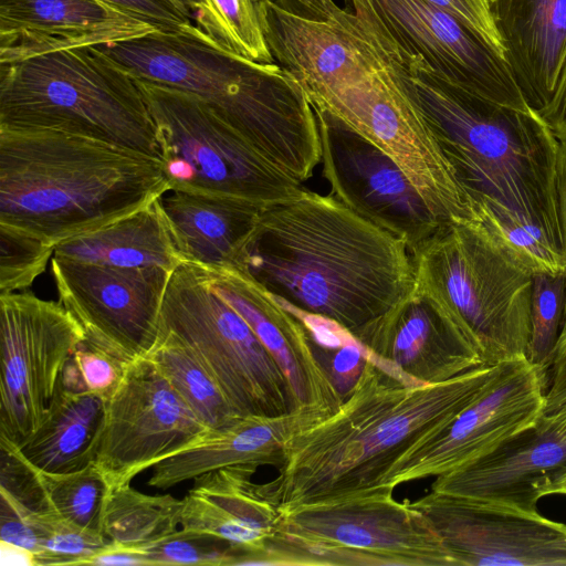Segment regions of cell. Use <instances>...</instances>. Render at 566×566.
<instances>
[{"label": "cell", "mask_w": 566, "mask_h": 566, "mask_svg": "<svg viewBox=\"0 0 566 566\" xmlns=\"http://www.w3.org/2000/svg\"><path fill=\"white\" fill-rule=\"evenodd\" d=\"M259 565L388 566V563L368 553L293 533L279 525L269 538Z\"/></svg>", "instance_id": "obj_33"}, {"label": "cell", "mask_w": 566, "mask_h": 566, "mask_svg": "<svg viewBox=\"0 0 566 566\" xmlns=\"http://www.w3.org/2000/svg\"><path fill=\"white\" fill-rule=\"evenodd\" d=\"M85 338L60 303L0 294V442L20 448L44 420L67 358Z\"/></svg>", "instance_id": "obj_13"}, {"label": "cell", "mask_w": 566, "mask_h": 566, "mask_svg": "<svg viewBox=\"0 0 566 566\" xmlns=\"http://www.w3.org/2000/svg\"><path fill=\"white\" fill-rule=\"evenodd\" d=\"M555 411H562V412H565L566 413V403H564L563 406H560L559 408H557ZM553 411V412H555ZM552 413V412H551Z\"/></svg>", "instance_id": "obj_50"}, {"label": "cell", "mask_w": 566, "mask_h": 566, "mask_svg": "<svg viewBox=\"0 0 566 566\" xmlns=\"http://www.w3.org/2000/svg\"><path fill=\"white\" fill-rule=\"evenodd\" d=\"M189 14L201 39L226 51L224 38L211 0H178ZM227 52V51H226Z\"/></svg>", "instance_id": "obj_43"}, {"label": "cell", "mask_w": 566, "mask_h": 566, "mask_svg": "<svg viewBox=\"0 0 566 566\" xmlns=\"http://www.w3.org/2000/svg\"><path fill=\"white\" fill-rule=\"evenodd\" d=\"M29 518L41 542L34 566L85 565L111 544L105 536L71 524L52 510L29 513Z\"/></svg>", "instance_id": "obj_34"}, {"label": "cell", "mask_w": 566, "mask_h": 566, "mask_svg": "<svg viewBox=\"0 0 566 566\" xmlns=\"http://www.w3.org/2000/svg\"><path fill=\"white\" fill-rule=\"evenodd\" d=\"M558 472H559V473H566V468H565V469H562V470H559V471H557V472H555V473H558Z\"/></svg>", "instance_id": "obj_51"}, {"label": "cell", "mask_w": 566, "mask_h": 566, "mask_svg": "<svg viewBox=\"0 0 566 566\" xmlns=\"http://www.w3.org/2000/svg\"><path fill=\"white\" fill-rule=\"evenodd\" d=\"M555 187L560 248L566 261V140L558 142Z\"/></svg>", "instance_id": "obj_45"}, {"label": "cell", "mask_w": 566, "mask_h": 566, "mask_svg": "<svg viewBox=\"0 0 566 566\" xmlns=\"http://www.w3.org/2000/svg\"><path fill=\"white\" fill-rule=\"evenodd\" d=\"M38 475L52 511L80 528L104 536L103 515L111 488L95 462L66 473L38 470Z\"/></svg>", "instance_id": "obj_31"}, {"label": "cell", "mask_w": 566, "mask_h": 566, "mask_svg": "<svg viewBox=\"0 0 566 566\" xmlns=\"http://www.w3.org/2000/svg\"><path fill=\"white\" fill-rule=\"evenodd\" d=\"M509 64L538 114L551 102L566 59V0H490Z\"/></svg>", "instance_id": "obj_25"}, {"label": "cell", "mask_w": 566, "mask_h": 566, "mask_svg": "<svg viewBox=\"0 0 566 566\" xmlns=\"http://www.w3.org/2000/svg\"><path fill=\"white\" fill-rule=\"evenodd\" d=\"M394 489L337 502L301 506L282 514L280 526L312 538L377 556L388 566H455L442 539Z\"/></svg>", "instance_id": "obj_18"}, {"label": "cell", "mask_w": 566, "mask_h": 566, "mask_svg": "<svg viewBox=\"0 0 566 566\" xmlns=\"http://www.w3.org/2000/svg\"><path fill=\"white\" fill-rule=\"evenodd\" d=\"M188 346L216 378L240 417H276L298 408L283 370L244 318L182 263L170 275L159 333Z\"/></svg>", "instance_id": "obj_10"}, {"label": "cell", "mask_w": 566, "mask_h": 566, "mask_svg": "<svg viewBox=\"0 0 566 566\" xmlns=\"http://www.w3.org/2000/svg\"><path fill=\"white\" fill-rule=\"evenodd\" d=\"M210 430L148 357L132 361L106 405L95 460L111 490L128 484Z\"/></svg>", "instance_id": "obj_16"}, {"label": "cell", "mask_w": 566, "mask_h": 566, "mask_svg": "<svg viewBox=\"0 0 566 566\" xmlns=\"http://www.w3.org/2000/svg\"><path fill=\"white\" fill-rule=\"evenodd\" d=\"M168 190L157 157L72 134L0 128V227L53 248Z\"/></svg>", "instance_id": "obj_4"}, {"label": "cell", "mask_w": 566, "mask_h": 566, "mask_svg": "<svg viewBox=\"0 0 566 566\" xmlns=\"http://www.w3.org/2000/svg\"><path fill=\"white\" fill-rule=\"evenodd\" d=\"M0 542L31 552L34 558L41 553V542L29 513L0 495Z\"/></svg>", "instance_id": "obj_41"}, {"label": "cell", "mask_w": 566, "mask_h": 566, "mask_svg": "<svg viewBox=\"0 0 566 566\" xmlns=\"http://www.w3.org/2000/svg\"><path fill=\"white\" fill-rule=\"evenodd\" d=\"M85 565L94 566H148L143 554L130 547L113 543L107 548L91 557Z\"/></svg>", "instance_id": "obj_46"}, {"label": "cell", "mask_w": 566, "mask_h": 566, "mask_svg": "<svg viewBox=\"0 0 566 566\" xmlns=\"http://www.w3.org/2000/svg\"><path fill=\"white\" fill-rule=\"evenodd\" d=\"M564 403H566V307L553 363L547 373L544 413H551Z\"/></svg>", "instance_id": "obj_42"}, {"label": "cell", "mask_w": 566, "mask_h": 566, "mask_svg": "<svg viewBox=\"0 0 566 566\" xmlns=\"http://www.w3.org/2000/svg\"><path fill=\"white\" fill-rule=\"evenodd\" d=\"M200 269L214 292L244 318L276 360L297 406H319L334 413L344 395L316 354L303 324L239 270Z\"/></svg>", "instance_id": "obj_21"}, {"label": "cell", "mask_w": 566, "mask_h": 566, "mask_svg": "<svg viewBox=\"0 0 566 566\" xmlns=\"http://www.w3.org/2000/svg\"><path fill=\"white\" fill-rule=\"evenodd\" d=\"M353 335L380 359L421 385L442 382L486 365L447 311L416 289Z\"/></svg>", "instance_id": "obj_19"}, {"label": "cell", "mask_w": 566, "mask_h": 566, "mask_svg": "<svg viewBox=\"0 0 566 566\" xmlns=\"http://www.w3.org/2000/svg\"><path fill=\"white\" fill-rule=\"evenodd\" d=\"M281 6L298 14L325 18L329 15L337 4L333 0H276Z\"/></svg>", "instance_id": "obj_47"}, {"label": "cell", "mask_w": 566, "mask_h": 566, "mask_svg": "<svg viewBox=\"0 0 566 566\" xmlns=\"http://www.w3.org/2000/svg\"><path fill=\"white\" fill-rule=\"evenodd\" d=\"M157 30L106 0H0V64Z\"/></svg>", "instance_id": "obj_20"}, {"label": "cell", "mask_w": 566, "mask_h": 566, "mask_svg": "<svg viewBox=\"0 0 566 566\" xmlns=\"http://www.w3.org/2000/svg\"><path fill=\"white\" fill-rule=\"evenodd\" d=\"M53 254V247L0 227V294L30 287L45 271Z\"/></svg>", "instance_id": "obj_37"}, {"label": "cell", "mask_w": 566, "mask_h": 566, "mask_svg": "<svg viewBox=\"0 0 566 566\" xmlns=\"http://www.w3.org/2000/svg\"><path fill=\"white\" fill-rule=\"evenodd\" d=\"M258 468L233 465L203 473L184 497L180 526L230 543L237 565H259L282 514L252 481Z\"/></svg>", "instance_id": "obj_23"}, {"label": "cell", "mask_w": 566, "mask_h": 566, "mask_svg": "<svg viewBox=\"0 0 566 566\" xmlns=\"http://www.w3.org/2000/svg\"><path fill=\"white\" fill-rule=\"evenodd\" d=\"M332 413L319 406H300L276 417H240L223 428L208 430L190 447L157 462L148 484L168 489L233 465L279 469L285 461L289 442Z\"/></svg>", "instance_id": "obj_22"}, {"label": "cell", "mask_w": 566, "mask_h": 566, "mask_svg": "<svg viewBox=\"0 0 566 566\" xmlns=\"http://www.w3.org/2000/svg\"><path fill=\"white\" fill-rule=\"evenodd\" d=\"M493 367L410 386L365 360L339 408L289 442L284 463L273 480L258 484L260 493L284 514L381 490L392 463L468 407Z\"/></svg>", "instance_id": "obj_3"}, {"label": "cell", "mask_w": 566, "mask_h": 566, "mask_svg": "<svg viewBox=\"0 0 566 566\" xmlns=\"http://www.w3.org/2000/svg\"><path fill=\"white\" fill-rule=\"evenodd\" d=\"M387 62L434 135L471 210L483 205L524 219L560 247L555 187L559 140L542 116L500 105L389 55Z\"/></svg>", "instance_id": "obj_5"}, {"label": "cell", "mask_w": 566, "mask_h": 566, "mask_svg": "<svg viewBox=\"0 0 566 566\" xmlns=\"http://www.w3.org/2000/svg\"><path fill=\"white\" fill-rule=\"evenodd\" d=\"M59 302L75 317L85 339L129 364L155 347L171 273L158 266L122 268L53 254Z\"/></svg>", "instance_id": "obj_15"}, {"label": "cell", "mask_w": 566, "mask_h": 566, "mask_svg": "<svg viewBox=\"0 0 566 566\" xmlns=\"http://www.w3.org/2000/svg\"><path fill=\"white\" fill-rule=\"evenodd\" d=\"M537 502L433 491L409 501L431 523L455 566H566V524L543 516Z\"/></svg>", "instance_id": "obj_14"}, {"label": "cell", "mask_w": 566, "mask_h": 566, "mask_svg": "<svg viewBox=\"0 0 566 566\" xmlns=\"http://www.w3.org/2000/svg\"><path fill=\"white\" fill-rule=\"evenodd\" d=\"M533 488L539 497L547 495H566V473H552L539 478Z\"/></svg>", "instance_id": "obj_48"}, {"label": "cell", "mask_w": 566, "mask_h": 566, "mask_svg": "<svg viewBox=\"0 0 566 566\" xmlns=\"http://www.w3.org/2000/svg\"><path fill=\"white\" fill-rule=\"evenodd\" d=\"M1 543L2 564L34 566V556L31 552L19 546Z\"/></svg>", "instance_id": "obj_49"}, {"label": "cell", "mask_w": 566, "mask_h": 566, "mask_svg": "<svg viewBox=\"0 0 566 566\" xmlns=\"http://www.w3.org/2000/svg\"><path fill=\"white\" fill-rule=\"evenodd\" d=\"M566 468V413H544L531 429L488 457L436 476L430 491L462 497L536 499L533 484Z\"/></svg>", "instance_id": "obj_24"}, {"label": "cell", "mask_w": 566, "mask_h": 566, "mask_svg": "<svg viewBox=\"0 0 566 566\" xmlns=\"http://www.w3.org/2000/svg\"><path fill=\"white\" fill-rule=\"evenodd\" d=\"M84 390L108 401L119 387L127 364L85 338L70 356Z\"/></svg>", "instance_id": "obj_38"}, {"label": "cell", "mask_w": 566, "mask_h": 566, "mask_svg": "<svg viewBox=\"0 0 566 566\" xmlns=\"http://www.w3.org/2000/svg\"><path fill=\"white\" fill-rule=\"evenodd\" d=\"M107 401L90 391L59 384L41 426L18 448L35 469L51 473L81 470L94 463L104 429Z\"/></svg>", "instance_id": "obj_27"}, {"label": "cell", "mask_w": 566, "mask_h": 566, "mask_svg": "<svg viewBox=\"0 0 566 566\" xmlns=\"http://www.w3.org/2000/svg\"><path fill=\"white\" fill-rule=\"evenodd\" d=\"M155 565H235L240 553L213 535L181 528L139 547H130Z\"/></svg>", "instance_id": "obj_36"}, {"label": "cell", "mask_w": 566, "mask_h": 566, "mask_svg": "<svg viewBox=\"0 0 566 566\" xmlns=\"http://www.w3.org/2000/svg\"><path fill=\"white\" fill-rule=\"evenodd\" d=\"M136 82L156 127L169 190L263 207L304 190L301 181L260 155L202 97L161 83Z\"/></svg>", "instance_id": "obj_9"}, {"label": "cell", "mask_w": 566, "mask_h": 566, "mask_svg": "<svg viewBox=\"0 0 566 566\" xmlns=\"http://www.w3.org/2000/svg\"><path fill=\"white\" fill-rule=\"evenodd\" d=\"M416 290L457 322L486 365L526 357L533 272L479 222H443L411 252Z\"/></svg>", "instance_id": "obj_8"}, {"label": "cell", "mask_w": 566, "mask_h": 566, "mask_svg": "<svg viewBox=\"0 0 566 566\" xmlns=\"http://www.w3.org/2000/svg\"><path fill=\"white\" fill-rule=\"evenodd\" d=\"M366 34L402 65L500 105L530 107L506 63L476 32L426 0H344Z\"/></svg>", "instance_id": "obj_11"}, {"label": "cell", "mask_w": 566, "mask_h": 566, "mask_svg": "<svg viewBox=\"0 0 566 566\" xmlns=\"http://www.w3.org/2000/svg\"><path fill=\"white\" fill-rule=\"evenodd\" d=\"M313 108L323 176L334 198L415 251L443 222L388 154L333 114Z\"/></svg>", "instance_id": "obj_17"}, {"label": "cell", "mask_w": 566, "mask_h": 566, "mask_svg": "<svg viewBox=\"0 0 566 566\" xmlns=\"http://www.w3.org/2000/svg\"><path fill=\"white\" fill-rule=\"evenodd\" d=\"M182 509L184 499L148 495L124 484L109 491L103 534L115 545L139 547L177 531Z\"/></svg>", "instance_id": "obj_30"}, {"label": "cell", "mask_w": 566, "mask_h": 566, "mask_svg": "<svg viewBox=\"0 0 566 566\" xmlns=\"http://www.w3.org/2000/svg\"><path fill=\"white\" fill-rule=\"evenodd\" d=\"M476 32L501 57L505 50L495 27L490 0H426Z\"/></svg>", "instance_id": "obj_40"}, {"label": "cell", "mask_w": 566, "mask_h": 566, "mask_svg": "<svg viewBox=\"0 0 566 566\" xmlns=\"http://www.w3.org/2000/svg\"><path fill=\"white\" fill-rule=\"evenodd\" d=\"M233 269L352 334L416 287L405 241L336 198L306 189L263 209Z\"/></svg>", "instance_id": "obj_2"}, {"label": "cell", "mask_w": 566, "mask_h": 566, "mask_svg": "<svg viewBox=\"0 0 566 566\" xmlns=\"http://www.w3.org/2000/svg\"><path fill=\"white\" fill-rule=\"evenodd\" d=\"M133 76L206 99L260 155L298 181L321 163L314 108L277 63L219 50L187 32L157 30L96 46Z\"/></svg>", "instance_id": "obj_6"}, {"label": "cell", "mask_w": 566, "mask_h": 566, "mask_svg": "<svg viewBox=\"0 0 566 566\" xmlns=\"http://www.w3.org/2000/svg\"><path fill=\"white\" fill-rule=\"evenodd\" d=\"M54 255L122 268L158 266L170 272L185 263L158 199L113 223L60 243Z\"/></svg>", "instance_id": "obj_28"}, {"label": "cell", "mask_w": 566, "mask_h": 566, "mask_svg": "<svg viewBox=\"0 0 566 566\" xmlns=\"http://www.w3.org/2000/svg\"><path fill=\"white\" fill-rule=\"evenodd\" d=\"M147 357L209 429L223 428L240 418L216 378L174 335L160 332Z\"/></svg>", "instance_id": "obj_29"}, {"label": "cell", "mask_w": 566, "mask_h": 566, "mask_svg": "<svg viewBox=\"0 0 566 566\" xmlns=\"http://www.w3.org/2000/svg\"><path fill=\"white\" fill-rule=\"evenodd\" d=\"M539 115L558 140H566V59L555 93Z\"/></svg>", "instance_id": "obj_44"}, {"label": "cell", "mask_w": 566, "mask_h": 566, "mask_svg": "<svg viewBox=\"0 0 566 566\" xmlns=\"http://www.w3.org/2000/svg\"><path fill=\"white\" fill-rule=\"evenodd\" d=\"M185 263L233 268L265 207L235 198L168 190L158 198Z\"/></svg>", "instance_id": "obj_26"}, {"label": "cell", "mask_w": 566, "mask_h": 566, "mask_svg": "<svg viewBox=\"0 0 566 566\" xmlns=\"http://www.w3.org/2000/svg\"><path fill=\"white\" fill-rule=\"evenodd\" d=\"M265 38L274 61L312 106L388 154L442 222L472 219L469 197L426 119L352 12L337 6L329 15L313 18L270 0Z\"/></svg>", "instance_id": "obj_1"}, {"label": "cell", "mask_w": 566, "mask_h": 566, "mask_svg": "<svg viewBox=\"0 0 566 566\" xmlns=\"http://www.w3.org/2000/svg\"><path fill=\"white\" fill-rule=\"evenodd\" d=\"M222 29L226 51L259 63H275L265 38L270 0H211Z\"/></svg>", "instance_id": "obj_35"}, {"label": "cell", "mask_w": 566, "mask_h": 566, "mask_svg": "<svg viewBox=\"0 0 566 566\" xmlns=\"http://www.w3.org/2000/svg\"><path fill=\"white\" fill-rule=\"evenodd\" d=\"M547 375L520 357L494 365L450 423L421 436L388 469L380 488L439 476L472 464L533 428L544 415Z\"/></svg>", "instance_id": "obj_12"}, {"label": "cell", "mask_w": 566, "mask_h": 566, "mask_svg": "<svg viewBox=\"0 0 566 566\" xmlns=\"http://www.w3.org/2000/svg\"><path fill=\"white\" fill-rule=\"evenodd\" d=\"M566 307V272L533 274L527 359L544 373L553 363Z\"/></svg>", "instance_id": "obj_32"}, {"label": "cell", "mask_w": 566, "mask_h": 566, "mask_svg": "<svg viewBox=\"0 0 566 566\" xmlns=\"http://www.w3.org/2000/svg\"><path fill=\"white\" fill-rule=\"evenodd\" d=\"M158 30L187 32L201 38L178 0H106Z\"/></svg>", "instance_id": "obj_39"}, {"label": "cell", "mask_w": 566, "mask_h": 566, "mask_svg": "<svg viewBox=\"0 0 566 566\" xmlns=\"http://www.w3.org/2000/svg\"><path fill=\"white\" fill-rule=\"evenodd\" d=\"M0 128L72 134L160 159L136 78L96 46L0 64Z\"/></svg>", "instance_id": "obj_7"}]
</instances>
